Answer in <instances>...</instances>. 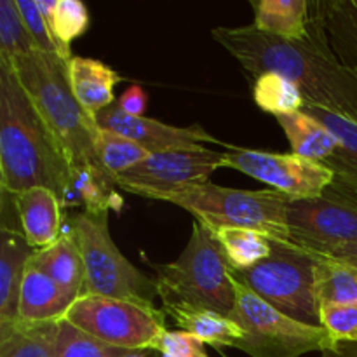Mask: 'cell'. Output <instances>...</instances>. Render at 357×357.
Instances as JSON below:
<instances>
[{"mask_svg": "<svg viewBox=\"0 0 357 357\" xmlns=\"http://www.w3.org/2000/svg\"><path fill=\"white\" fill-rule=\"evenodd\" d=\"M211 37L255 80L275 72L302 91L305 103L357 121V73L331 49L324 23V2H310V33L288 40L250 26H216Z\"/></svg>", "mask_w": 357, "mask_h": 357, "instance_id": "obj_1", "label": "cell"}, {"mask_svg": "<svg viewBox=\"0 0 357 357\" xmlns=\"http://www.w3.org/2000/svg\"><path fill=\"white\" fill-rule=\"evenodd\" d=\"M0 185L17 195L33 187L75 206V173L58 138L24 89L16 68L0 59Z\"/></svg>", "mask_w": 357, "mask_h": 357, "instance_id": "obj_2", "label": "cell"}, {"mask_svg": "<svg viewBox=\"0 0 357 357\" xmlns=\"http://www.w3.org/2000/svg\"><path fill=\"white\" fill-rule=\"evenodd\" d=\"M13 65L35 107L65 150L73 173L91 171L114 181L98 159L94 146L96 119L91 117L73 96L66 63L58 56L35 51L17 58Z\"/></svg>", "mask_w": 357, "mask_h": 357, "instance_id": "obj_3", "label": "cell"}, {"mask_svg": "<svg viewBox=\"0 0 357 357\" xmlns=\"http://www.w3.org/2000/svg\"><path fill=\"white\" fill-rule=\"evenodd\" d=\"M152 267L162 307L185 303L234 316L237 298L232 267L216 237L202 223L194 220L188 244L176 260Z\"/></svg>", "mask_w": 357, "mask_h": 357, "instance_id": "obj_4", "label": "cell"}, {"mask_svg": "<svg viewBox=\"0 0 357 357\" xmlns=\"http://www.w3.org/2000/svg\"><path fill=\"white\" fill-rule=\"evenodd\" d=\"M159 201L180 206L211 232L241 227L264 234L272 243L293 244L286 216L291 199L275 190H237L206 181L167 192Z\"/></svg>", "mask_w": 357, "mask_h": 357, "instance_id": "obj_5", "label": "cell"}, {"mask_svg": "<svg viewBox=\"0 0 357 357\" xmlns=\"http://www.w3.org/2000/svg\"><path fill=\"white\" fill-rule=\"evenodd\" d=\"M107 213H77L70 218V234L84 261L86 281L82 296L152 302L155 281L138 271L114 243Z\"/></svg>", "mask_w": 357, "mask_h": 357, "instance_id": "obj_6", "label": "cell"}, {"mask_svg": "<svg viewBox=\"0 0 357 357\" xmlns=\"http://www.w3.org/2000/svg\"><path fill=\"white\" fill-rule=\"evenodd\" d=\"M316 257L295 244L272 243L271 257L244 271H232L236 281L261 300L300 323L319 326L314 289Z\"/></svg>", "mask_w": 357, "mask_h": 357, "instance_id": "obj_7", "label": "cell"}, {"mask_svg": "<svg viewBox=\"0 0 357 357\" xmlns=\"http://www.w3.org/2000/svg\"><path fill=\"white\" fill-rule=\"evenodd\" d=\"M234 286L237 303L232 319L244 331L243 340L234 347L237 351L250 357H300L309 352L323 354L337 344L323 326L291 319L236 279Z\"/></svg>", "mask_w": 357, "mask_h": 357, "instance_id": "obj_8", "label": "cell"}, {"mask_svg": "<svg viewBox=\"0 0 357 357\" xmlns=\"http://www.w3.org/2000/svg\"><path fill=\"white\" fill-rule=\"evenodd\" d=\"M98 340L122 351H155L166 328V312L152 302L80 296L65 316Z\"/></svg>", "mask_w": 357, "mask_h": 357, "instance_id": "obj_9", "label": "cell"}, {"mask_svg": "<svg viewBox=\"0 0 357 357\" xmlns=\"http://www.w3.org/2000/svg\"><path fill=\"white\" fill-rule=\"evenodd\" d=\"M286 216L291 243L314 257L357 243V199L333 187L319 197L289 201Z\"/></svg>", "mask_w": 357, "mask_h": 357, "instance_id": "obj_10", "label": "cell"}, {"mask_svg": "<svg viewBox=\"0 0 357 357\" xmlns=\"http://www.w3.org/2000/svg\"><path fill=\"white\" fill-rule=\"evenodd\" d=\"M223 167L248 174L291 201L319 197L335 180L333 171L326 164L305 159L293 152L275 153L227 146L223 152Z\"/></svg>", "mask_w": 357, "mask_h": 357, "instance_id": "obj_11", "label": "cell"}, {"mask_svg": "<svg viewBox=\"0 0 357 357\" xmlns=\"http://www.w3.org/2000/svg\"><path fill=\"white\" fill-rule=\"evenodd\" d=\"M218 167H223V152L206 146L199 150L150 153L124 174L115 178V187L159 201L160 195L185 185L206 183Z\"/></svg>", "mask_w": 357, "mask_h": 357, "instance_id": "obj_12", "label": "cell"}, {"mask_svg": "<svg viewBox=\"0 0 357 357\" xmlns=\"http://www.w3.org/2000/svg\"><path fill=\"white\" fill-rule=\"evenodd\" d=\"M96 124L100 128L110 129V131H115L119 135L126 136V138L132 139L149 153L174 152V150H199L202 149V143L223 145L220 139L209 135L199 124L180 128V126L164 124V122L149 119L145 115L136 117V115H129L122 112L117 103L100 112L96 115Z\"/></svg>", "mask_w": 357, "mask_h": 357, "instance_id": "obj_13", "label": "cell"}, {"mask_svg": "<svg viewBox=\"0 0 357 357\" xmlns=\"http://www.w3.org/2000/svg\"><path fill=\"white\" fill-rule=\"evenodd\" d=\"M21 232L33 250H44L61 237L63 202L45 187H33L13 195Z\"/></svg>", "mask_w": 357, "mask_h": 357, "instance_id": "obj_14", "label": "cell"}, {"mask_svg": "<svg viewBox=\"0 0 357 357\" xmlns=\"http://www.w3.org/2000/svg\"><path fill=\"white\" fill-rule=\"evenodd\" d=\"M35 250L21 230L3 223L0 230V324L20 321L17 303L24 272Z\"/></svg>", "mask_w": 357, "mask_h": 357, "instance_id": "obj_15", "label": "cell"}, {"mask_svg": "<svg viewBox=\"0 0 357 357\" xmlns=\"http://www.w3.org/2000/svg\"><path fill=\"white\" fill-rule=\"evenodd\" d=\"M66 73L73 96L93 119L115 103L114 89L124 80L112 66L84 56H73L66 63Z\"/></svg>", "mask_w": 357, "mask_h": 357, "instance_id": "obj_16", "label": "cell"}, {"mask_svg": "<svg viewBox=\"0 0 357 357\" xmlns=\"http://www.w3.org/2000/svg\"><path fill=\"white\" fill-rule=\"evenodd\" d=\"M75 300L70 298L49 275L28 264L17 303L21 323L40 324L65 319Z\"/></svg>", "mask_w": 357, "mask_h": 357, "instance_id": "obj_17", "label": "cell"}, {"mask_svg": "<svg viewBox=\"0 0 357 357\" xmlns=\"http://www.w3.org/2000/svg\"><path fill=\"white\" fill-rule=\"evenodd\" d=\"M303 112L323 122L340 139L338 152L324 164L335 174L331 187L342 194L357 199V121H351L335 112L324 110L310 103L303 105Z\"/></svg>", "mask_w": 357, "mask_h": 357, "instance_id": "obj_18", "label": "cell"}, {"mask_svg": "<svg viewBox=\"0 0 357 357\" xmlns=\"http://www.w3.org/2000/svg\"><path fill=\"white\" fill-rule=\"evenodd\" d=\"M30 265L52 279L70 298L79 300L84 293L86 271L80 251L70 230H63L61 237L44 250H35Z\"/></svg>", "mask_w": 357, "mask_h": 357, "instance_id": "obj_19", "label": "cell"}, {"mask_svg": "<svg viewBox=\"0 0 357 357\" xmlns=\"http://www.w3.org/2000/svg\"><path fill=\"white\" fill-rule=\"evenodd\" d=\"M162 310L181 331L194 335L202 344L213 345V347L234 349L237 342L243 340L244 337L243 328L232 317L222 316L215 310L185 305V303L166 305L162 307Z\"/></svg>", "mask_w": 357, "mask_h": 357, "instance_id": "obj_20", "label": "cell"}, {"mask_svg": "<svg viewBox=\"0 0 357 357\" xmlns=\"http://www.w3.org/2000/svg\"><path fill=\"white\" fill-rule=\"evenodd\" d=\"M275 121L282 128L289 146L296 155L316 162H326L340 149V139L335 132L307 112L300 110L279 115Z\"/></svg>", "mask_w": 357, "mask_h": 357, "instance_id": "obj_21", "label": "cell"}, {"mask_svg": "<svg viewBox=\"0 0 357 357\" xmlns=\"http://www.w3.org/2000/svg\"><path fill=\"white\" fill-rule=\"evenodd\" d=\"M255 9L253 26L288 40H305L310 33V2L307 0H260Z\"/></svg>", "mask_w": 357, "mask_h": 357, "instance_id": "obj_22", "label": "cell"}, {"mask_svg": "<svg viewBox=\"0 0 357 357\" xmlns=\"http://www.w3.org/2000/svg\"><path fill=\"white\" fill-rule=\"evenodd\" d=\"M314 289L317 305H357V264L342 258L316 257Z\"/></svg>", "mask_w": 357, "mask_h": 357, "instance_id": "obj_23", "label": "cell"}, {"mask_svg": "<svg viewBox=\"0 0 357 357\" xmlns=\"http://www.w3.org/2000/svg\"><path fill=\"white\" fill-rule=\"evenodd\" d=\"M54 323L0 324V357H56Z\"/></svg>", "mask_w": 357, "mask_h": 357, "instance_id": "obj_24", "label": "cell"}, {"mask_svg": "<svg viewBox=\"0 0 357 357\" xmlns=\"http://www.w3.org/2000/svg\"><path fill=\"white\" fill-rule=\"evenodd\" d=\"M324 23L337 58L357 73V0L324 2Z\"/></svg>", "mask_w": 357, "mask_h": 357, "instance_id": "obj_25", "label": "cell"}, {"mask_svg": "<svg viewBox=\"0 0 357 357\" xmlns=\"http://www.w3.org/2000/svg\"><path fill=\"white\" fill-rule=\"evenodd\" d=\"M225 253L232 271H244L258 265L272 253V241L264 234L241 227H223L213 232Z\"/></svg>", "mask_w": 357, "mask_h": 357, "instance_id": "obj_26", "label": "cell"}, {"mask_svg": "<svg viewBox=\"0 0 357 357\" xmlns=\"http://www.w3.org/2000/svg\"><path fill=\"white\" fill-rule=\"evenodd\" d=\"M37 7L51 26L52 35L65 54L73 58L72 42L86 33L89 10L80 0H37Z\"/></svg>", "mask_w": 357, "mask_h": 357, "instance_id": "obj_27", "label": "cell"}, {"mask_svg": "<svg viewBox=\"0 0 357 357\" xmlns=\"http://www.w3.org/2000/svg\"><path fill=\"white\" fill-rule=\"evenodd\" d=\"M253 100L265 114L274 117L303 110L305 98L302 91L275 72L261 73L253 82Z\"/></svg>", "mask_w": 357, "mask_h": 357, "instance_id": "obj_28", "label": "cell"}, {"mask_svg": "<svg viewBox=\"0 0 357 357\" xmlns=\"http://www.w3.org/2000/svg\"><path fill=\"white\" fill-rule=\"evenodd\" d=\"M94 146H96V153L101 166L114 178V181L115 178L124 174L126 171L135 167L136 164H139L150 155L145 149H142L132 139L126 138V136L119 135L115 131H110V129L100 128V126H98Z\"/></svg>", "mask_w": 357, "mask_h": 357, "instance_id": "obj_29", "label": "cell"}, {"mask_svg": "<svg viewBox=\"0 0 357 357\" xmlns=\"http://www.w3.org/2000/svg\"><path fill=\"white\" fill-rule=\"evenodd\" d=\"M37 51L14 0H0V59L13 65Z\"/></svg>", "mask_w": 357, "mask_h": 357, "instance_id": "obj_30", "label": "cell"}, {"mask_svg": "<svg viewBox=\"0 0 357 357\" xmlns=\"http://www.w3.org/2000/svg\"><path fill=\"white\" fill-rule=\"evenodd\" d=\"M128 352L98 340L70 321H58L56 357H122Z\"/></svg>", "mask_w": 357, "mask_h": 357, "instance_id": "obj_31", "label": "cell"}, {"mask_svg": "<svg viewBox=\"0 0 357 357\" xmlns=\"http://www.w3.org/2000/svg\"><path fill=\"white\" fill-rule=\"evenodd\" d=\"M16 6L17 9H20L21 17H23L24 21V26H26L28 33H30L37 51L44 52V54L58 56L59 59L68 63L72 58H70L68 54H65L61 45H59L58 40L54 38L47 20H45L44 14L38 10L37 0H16Z\"/></svg>", "mask_w": 357, "mask_h": 357, "instance_id": "obj_32", "label": "cell"}, {"mask_svg": "<svg viewBox=\"0 0 357 357\" xmlns=\"http://www.w3.org/2000/svg\"><path fill=\"white\" fill-rule=\"evenodd\" d=\"M319 326L335 342H357V305H319Z\"/></svg>", "mask_w": 357, "mask_h": 357, "instance_id": "obj_33", "label": "cell"}, {"mask_svg": "<svg viewBox=\"0 0 357 357\" xmlns=\"http://www.w3.org/2000/svg\"><path fill=\"white\" fill-rule=\"evenodd\" d=\"M153 352H159L160 357H209L199 338L181 330L164 331Z\"/></svg>", "mask_w": 357, "mask_h": 357, "instance_id": "obj_34", "label": "cell"}, {"mask_svg": "<svg viewBox=\"0 0 357 357\" xmlns=\"http://www.w3.org/2000/svg\"><path fill=\"white\" fill-rule=\"evenodd\" d=\"M146 93L143 91V87L139 86H131L128 91L121 94L119 98V108L122 112L129 115H136V117H142L143 112L146 108Z\"/></svg>", "mask_w": 357, "mask_h": 357, "instance_id": "obj_35", "label": "cell"}, {"mask_svg": "<svg viewBox=\"0 0 357 357\" xmlns=\"http://www.w3.org/2000/svg\"><path fill=\"white\" fill-rule=\"evenodd\" d=\"M321 357H357V342H337L326 349Z\"/></svg>", "mask_w": 357, "mask_h": 357, "instance_id": "obj_36", "label": "cell"}, {"mask_svg": "<svg viewBox=\"0 0 357 357\" xmlns=\"http://www.w3.org/2000/svg\"><path fill=\"white\" fill-rule=\"evenodd\" d=\"M331 258H342V260H349L357 264V243L338 248V250L331 255Z\"/></svg>", "mask_w": 357, "mask_h": 357, "instance_id": "obj_37", "label": "cell"}, {"mask_svg": "<svg viewBox=\"0 0 357 357\" xmlns=\"http://www.w3.org/2000/svg\"><path fill=\"white\" fill-rule=\"evenodd\" d=\"M149 352L150 351H129L128 354L122 357H150Z\"/></svg>", "mask_w": 357, "mask_h": 357, "instance_id": "obj_38", "label": "cell"}]
</instances>
